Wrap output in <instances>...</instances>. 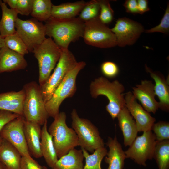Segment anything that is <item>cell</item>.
<instances>
[{
	"label": "cell",
	"instance_id": "cell-18",
	"mask_svg": "<svg viewBox=\"0 0 169 169\" xmlns=\"http://www.w3.org/2000/svg\"><path fill=\"white\" fill-rule=\"evenodd\" d=\"M41 125L24 120V131L27 144L30 153L36 158L42 156L40 149Z\"/></svg>",
	"mask_w": 169,
	"mask_h": 169
},
{
	"label": "cell",
	"instance_id": "cell-32",
	"mask_svg": "<svg viewBox=\"0 0 169 169\" xmlns=\"http://www.w3.org/2000/svg\"><path fill=\"white\" fill-rule=\"evenodd\" d=\"M100 7L99 18L103 23L106 25L111 23L113 19L114 12L108 0H98Z\"/></svg>",
	"mask_w": 169,
	"mask_h": 169
},
{
	"label": "cell",
	"instance_id": "cell-16",
	"mask_svg": "<svg viewBox=\"0 0 169 169\" xmlns=\"http://www.w3.org/2000/svg\"><path fill=\"white\" fill-rule=\"evenodd\" d=\"M0 74L24 69L27 67L24 56L6 46L0 49Z\"/></svg>",
	"mask_w": 169,
	"mask_h": 169
},
{
	"label": "cell",
	"instance_id": "cell-45",
	"mask_svg": "<svg viewBox=\"0 0 169 169\" xmlns=\"http://www.w3.org/2000/svg\"></svg>",
	"mask_w": 169,
	"mask_h": 169
},
{
	"label": "cell",
	"instance_id": "cell-44",
	"mask_svg": "<svg viewBox=\"0 0 169 169\" xmlns=\"http://www.w3.org/2000/svg\"><path fill=\"white\" fill-rule=\"evenodd\" d=\"M2 139L1 137H0V144L2 141Z\"/></svg>",
	"mask_w": 169,
	"mask_h": 169
},
{
	"label": "cell",
	"instance_id": "cell-23",
	"mask_svg": "<svg viewBox=\"0 0 169 169\" xmlns=\"http://www.w3.org/2000/svg\"><path fill=\"white\" fill-rule=\"evenodd\" d=\"M47 121H45L41 130L40 149L42 156L49 166L53 168L58 160L54 148L52 136L49 133L47 128Z\"/></svg>",
	"mask_w": 169,
	"mask_h": 169
},
{
	"label": "cell",
	"instance_id": "cell-35",
	"mask_svg": "<svg viewBox=\"0 0 169 169\" xmlns=\"http://www.w3.org/2000/svg\"><path fill=\"white\" fill-rule=\"evenodd\" d=\"M100 69L103 75L110 78L116 77L119 71L118 65L114 62L110 61L103 62L101 65Z\"/></svg>",
	"mask_w": 169,
	"mask_h": 169
},
{
	"label": "cell",
	"instance_id": "cell-38",
	"mask_svg": "<svg viewBox=\"0 0 169 169\" xmlns=\"http://www.w3.org/2000/svg\"><path fill=\"white\" fill-rule=\"evenodd\" d=\"M20 116L8 111L0 110V132L6 124Z\"/></svg>",
	"mask_w": 169,
	"mask_h": 169
},
{
	"label": "cell",
	"instance_id": "cell-19",
	"mask_svg": "<svg viewBox=\"0 0 169 169\" xmlns=\"http://www.w3.org/2000/svg\"><path fill=\"white\" fill-rule=\"evenodd\" d=\"M117 118L123 136L124 145L125 146H130L137 136L138 131L136 122L125 106L120 111Z\"/></svg>",
	"mask_w": 169,
	"mask_h": 169
},
{
	"label": "cell",
	"instance_id": "cell-34",
	"mask_svg": "<svg viewBox=\"0 0 169 169\" xmlns=\"http://www.w3.org/2000/svg\"><path fill=\"white\" fill-rule=\"evenodd\" d=\"M146 33L160 32L168 34L169 32V4L167 8L160 23L158 25L149 29L145 30Z\"/></svg>",
	"mask_w": 169,
	"mask_h": 169
},
{
	"label": "cell",
	"instance_id": "cell-40",
	"mask_svg": "<svg viewBox=\"0 0 169 169\" xmlns=\"http://www.w3.org/2000/svg\"><path fill=\"white\" fill-rule=\"evenodd\" d=\"M139 14H142L150 10L148 6V1L146 0L137 1Z\"/></svg>",
	"mask_w": 169,
	"mask_h": 169
},
{
	"label": "cell",
	"instance_id": "cell-28",
	"mask_svg": "<svg viewBox=\"0 0 169 169\" xmlns=\"http://www.w3.org/2000/svg\"><path fill=\"white\" fill-rule=\"evenodd\" d=\"M153 158L159 169H169V140L156 141Z\"/></svg>",
	"mask_w": 169,
	"mask_h": 169
},
{
	"label": "cell",
	"instance_id": "cell-43",
	"mask_svg": "<svg viewBox=\"0 0 169 169\" xmlns=\"http://www.w3.org/2000/svg\"><path fill=\"white\" fill-rule=\"evenodd\" d=\"M0 169H6L4 166L0 162Z\"/></svg>",
	"mask_w": 169,
	"mask_h": 169
},
{
	"label": "cell",
	"instance_id": "cell-10",
	"mask_svg": "<svg viewBox=\"0 0 169 169\" xmlns=\"http://www.w3.org/2000/svg\"><path fill=\"white\" fill-rule=\"evenodd\" d=\"M15 28L16 33L24 42L29 52H33L46 38L45 25L35 18L23 20L18 18Z\"/></svg>",
	"mask_w": 169,
	"mask_h": 169
},
{
	"label": "cell",
	"instance_id": "cell-7",
	"mask_svg": "<svg viewBox=\"0 0 169 169\" xmlns=\"http://www.w3.org/2000/svg\"><path fill=\"white\" fill-rule=\"evenodd\" d=\"M71 117L72 128L78 136L81 148L93 153L97 149L104 146L98 128L90 121L80 117L75 109L72 110Z\"/></svg>",
	"mask_w": 169,
	"mask_h": 169
},
{
	"label": "cell",
	"instance_id": "cell-33",
	"mask_svg": "<svg viewBox=\"0 0 169 169\" xmlns=\"http://www.w3.org/2000/svg\"><path fill=\"white\" fill-rule=\"evenodd\" d=\"M157 141H161L169 140V123L160 121L154 123L151 130Z\"/></svg>",
	"mask_w": 169,
	"mask_h": 169
},
{
	"label": "cell",
	"instance_id": "cell-36",
	"mask_svg": "<svg viewBox=\"0 0 169 169\" xmlns=\"http://www.w3.org/2000/svg\"><path fill=\"white\" fill-rule=\"evenodd\" d=\"M33 0H17L15 10L18 14L28 16L31 14Z\"/></svg>",
	"mask_w": 169,
	"mask_h": 169
},
{
	"label": "cell",
	"instance_id": "cell-39",
	"mask_svg": "<svg viewBox=\"0 0 169 169\" xmlns=\"http://www.w3.org/2000/svg\"><path fill=\"white\" fill-rule=\"evenodd\" d=\"M126 12L132 14H139L137 1L127 0L123 4Z\"/></svg>",
	"mask_w": 169,
	"mask_h": 169
},
{
	"label": "cell",
	"instance_id": "cell-20",
	"mask_svg": "<svg viewBox=\"0 0 169 169\" xmlns=\"http://www.w3.org/2000/svg\"><path fill=\"white\" fill-rule=\"evenodd\" d=\"M106 144L109 149L104 160L108 164L107 169H123L126 157L116 136L113 138L108 137Z\"/></svg>",
	"mask_w": 169,
	"mask_h": 169
},
{
	"label": "cell",
	"instance_id": "cell-22",
	"mask_svg": "<svg viewBox=\"0 0 169 169\" xmlns=\"http://www.w3.org/2000/svg\"><path fill=\"white\" fill-rule=\"evenodd\" d=\"M22 156L13 145L2 139L0 144V162L6 169H20Z\"/></svg>",
	"mask_w": 169,
	"mask_h": 169
},
{
	"label": "cell",
	"instance_id": "cell-13",
	"mask_svg": "<svg viewBox=\"0 0 169 169\" xmlns=\"http://www.w3.org/2000/svg\"><path fill=\"white\" fill-rule=\"evenodd\" d=\"M110 29L115 35L117 45L120 47L133 45L145 31L141 23L125 17L119 18Z\"/></svg>",
	"mask_w": 169,
	"mask_h": 169
},
{
	"label": "cell",
	"instance_id": "cell-9",
	"mask_svg": "<svg viewBox=\"0 0 169 169\" xmlns=\"http://www.w3.org/2000/svg\"><path fill=\"white\" fill-rule=\"evenodd\" d=\"M98 16L85 22L83 37L84 42L89 45L101 48L117 46L115 35L110 29L100 20Z\"/></svg>",
	"mask_w": 169,
	"mask_h": 169
},
{
	"label": "cell",
	"instance_id": "cell-1",
	"mask_svg": "<svg viewBox=\"0 0 169 169\" xmlns=\"http://www.w3.org/2000/svg\"><path fill=\"white\" fill-rule=\"evenodd\" d=\"M46 35L53 38L61 50L68 49L69 44L83 37L85 22L79 17L69 19L51 17L46 22Z\"/></svg>",
	"mask_w": 169,
	"mask_h": 169
},
{
	"label": "cell",
	"instance_id": "cell-3",
	"mask_svg": "<svg viewBox=\"0 0 169 169\" xmlns=\"http://www.w3.org/2000/svg\"><path fill=\"white\" fill-rule=\"evenodd\" d=\"M65 113L59 112L48 130L52 136L54 146L59 158L79 146L78 136L74 130L67 125Z\"/></svg>",
	"mask_w": 169,
	"mask_h": 169
},
{
	"label": "cell",
	"instance_id": "cell-15",
	"mask_svg": "<svg viewBox=\"0 0 169 169\" xmlns=\"http://www.w3.org/2000/svg\"><path fill=\"white\" fill-rule=\"evenodd\" d=\"M154 84L152 81H142L141 84L133 87L132 94L145 110L149 113H156L159 108V102L155 99Z\"/></svg>",
	"mask_w": 169,
	"mask_h": 169
},
{
	"label": "cell",
	"instance_id": "cell-30",
	"mask_svg": "<svg viewBox=\"0 0 169 169\" xmlns=\"http://www.w3.org/2000/svg\"><path fill=\"white\" fill-rule=\"evenodd\" d=\"M4 42L5 46L24 56L29 52L24 42L16 33L5 37Z\"/></svg>",
	"mask_w": 169,
	"mask_h": 169
},
{
	"label": "cell",
	"instance_id": "cell-5",
	"mask_svg": "<svg viewBox=\"0 0 169 169\" xmlns=\"http://www.w3.org/2000/svg\"><path fill=\"white\" fill-rule=\"evenodd\" d=\"M86 65L84 61L78 62L75 66L65 76L50 99L46 103L49 117L54 118L59 113V108L63 101L67 98L72 97L74 94L77 90V76Z\"/></svg>",
	"mask_w": 169,
	"mask_h": 169
},
{
	"label": "cell",
	"instance_id": "cell-12",
	"mask_svg": "<svg viewBox=\"0 0 169 169\" xmlns=\"http://www.w3.org/2000/svg\"><path fill=\"white\" fill-rule=\"evenodd\" d=\"M23 116L19 117L6 124L0 132V137L13 145L22 156L31 157L24 134Z\"/></svg>",
	"mask_w": 169,
	"mask_h": 169
},
{
	"label": "cell",
	"instance_id": "cell-25",
	"mask_svg": "<svg viewBox=\"0 0 169 169\" xmlns=\"http://www.w3.org/2000/svg\"><path fill=\"white\" fill-rule=\"evenodd\" d=\"M0 6L2 11L0 32L2 37L4 39L8 36L16 33L15 23L18 13L15 9L8 8L6 4L0 0Z\"/></svg>",
	"mask_w": 169,
	"mask_h": 169
},
{
	"label": "cell",
	"instance_id": "cell-26",
	"mask_svg": "<svg viewBox=\"0 0 169 169\" xmlns=\"http://www.w3.org/2000/svg\"><path fill=\"white\" fill-rule=\"evenodd\" d=\"M84 158L81 149L74 148L58 159L52 169H83Z\"/></svg>",
	"mask_w": 169,
	"mask_h": 169
},
{
	"label": "cell",
	"instance_id": "cell-11",
	"mask_svg": "<svg viewBox=\"0 0 169 169\" xmlns=\"http://www.w3.org/2000/svg\"><path fill=\"white\" fill-rule=\"evenodd\" d=\"M143 132L141 136L136 137L125 153L126 158L146 166V160L153 158L156 141L151 130Z\"/></svg>",
	"mask_w": 169,
	"mask_h": 169
},
{
	"label": "cell",
	"instance_id": "cell-42",
	"mask_svg": "<svg viewBox=\"0 0 169 169\" xmlns=\"http://www.w3.org/2000/svg\"><path fill=\"white\" fill-rule=\"evenodd\" d=\"M4 46H5L4 39L2 37L0 32V49Z\"/></svg>",
	"mask_w": 169,
	"mask_h": 169
},
{
	"label": "cell",
	"instance_id": "cell-6",
	"mask_svg": "<svg viewBox=\"0 0 169 169\" xmlns=\"http://www.w3.org/2000/svg\"><path fill=\"white\" fill-rule=\"evenodd\" d=\"M61 50L51 38H46L33 50L39 68L40 86L47 81L60 57Z\"/></svg>",
	"mask_w": 169,
	"mask_h": 169
},
{
	"label": "cell",
	"instance_id": "cell-31",
	"mask_svg": "<svg viewBox=\"0 0 169 169\" xmlns=\"http://www.w3.org/2000/svg\"><path fill=\"white\" fill-rule=\"evenodd\" d=\"M100 12V7L98 0H92L86 2L79 17L85 22L98 17Z\"/></svg>",
	"mask_w": 169,
	"mask_h": 169
},
{
	"label": "cell",
	"instance_id": "cell-2",
	"mask_svg": "<svg viewBox=\"0 0 169 169\" xmlns=\"http://www.w3.org/2000/svg\"><path fill=\"white\" fill-rule=\"evenodd\" d=\"M89 90L91 97L105 96L109 100L106 110L113 120L117 118L121 110L125 106L123 85L118 80L109 81L106 78L101 76L94 79L90 84Z\"/></svg>",
	"mask_w": 169,
	"mask_h": 169
},
{
	"label": "cell",
	"instance_id": "cell-21",
	"mask_svg": "<svg viewBox=\"0 0 169 169\" xmlns=\"http://www.w3.org/2000/svg\"><path fill=\"white\" fill-rule=\"evenodd\" d=\"M145 68L155 82L154 92L159 101V108L168 111L169 110V87L168 82L160 73L152 71L146 64Z\"/></svg>",
	"mask_w": 169,
	"mask_h": 169
},
{
	"label": "cell",
	"instance_id": "cell-27",
	"mask_svg": "<svg viewBox=\"0 0 169 169\" xmlns=\"http://www.w3.org/2000/svg\"><path fill=\"white\" fill-rule=\"evenodd\" d=\"M53 5L50 0H33L30 15L40 22H46L51 17Z\"/></svg>",
	"mask_w": 169,
	"mask_h": 169
},
{
	"label": "cell",
	"instance_id": "cell-4",
	"mask_svg": "<svg viewBox=\"0 0 169 169\" xmlns=\"http://www.w3.org/2000/svg\"><path fill=\"white\" fill-rule=\"evenodd\" d=\"M23 116L26 121L43 125L49 117L40 85L35 81L25 84Z\"/></svg>",
	"mask_w": 169,
	"mask_h": 169
},
{
	"label": "cell",
	"instance_id": "cell-24",
	"mask_svg": "<svg viewBox=\"0 0 169 169\" xmlns=\"http://www.w3.org/2000/svg\"><path fill=\"white\" fill-rule=\"evenodd\" d=\"M86 2L83 0L68 2L52 6L51 17L58 19H69L79 14Z\"/></svg>",
	"mask_w": 169,
	"mask_h": 169
},
{
	"label": "cell",
	"instance_id": "cell-8",
	"mask_svg": "<svg viewBox=\"0 0 169 169\" xmlns=\"http://www.w3.org/2000/svg\"><path fill=\"white\" fill-rule=\"evenodd\" d=\"M77 63L73 53L68 49L61 50L60 59L54 72L45 83L40 86L45 103L50 99L65 76Z\"/></svg>",
	"mask_w": 169,
	"mask_h": 169
},
{
	"label": "cell",
	"instance_id": "cell-37",
	"mask_svg": "<svg viewBox=\"0 0 169 169\" xmlns=\"http://www.w3.org/2000/svg\"><path fill=\"white\" fill-rule=\"evenodd\" d=\"M20 169H48L46 166L40 165L31 157L22 156Z\"/></svg>",
	"mask_w": 169,
	"mask_h": 169
},
{
	"label": "cell",
	"instance_id": "cell-41",
	"mask_svg": "<svg viewBox=\"0 0 169 169\" xmlns=\"http://www.w3.org/2000/svg\"><path fill=\"white\" fill-rule=\"evenodd\" d=\"M3 1L6 4H8L11 9H15L17 0H3Z\"/></svg>",
	"mask_w": 169,
	"mask_h": 169
},
{
	"label": "cell",
	"instance_id": "cell-17",
	"mask_svg": "<svg viewBox=\"0 0 169 169\" xmlns=\"http://www.w3.org/2000/svg\"><path fill=\"white\" fill-rule=\"evenodd\" d=\"M25 96L24 89L18 91L0 93V110L14 113L23 116V105Z\"/></svg>",
	"mask_w": 169,
	"mask_h": 169
},
{
	"label": "cell",
	"instance_id": "cell-29",
	"mask_svg": "<svg viewBox=\"0 0 169 169\" xmlns=\"http://www.w3.org/2000/svg\"><path fill=\"white\" fill-rule=\"evenodd\" d=\"M81 148L85 161L83 169H102L101 164L107 155L108 151L106 148L104 146L98 148L91 155L84 149Z\"/></svg>",
	"mask_w": 169,
	"mask_h": 169
},
{
	"label": "cell",
	"instance_id": "cell-14",
	"mask_svg": "<svg viewBox=\"0 0 169 169\" xmlns=\"http://www.w3.org/2000/svg\"><path fill=\"white\" fill-rule=\"evenodd\" d=\"M124 98L125 106L135 120L138 132L151 130L155 119L138 103L131 92L126 93Z\"/></svg>",
	"mask_w": 169,
	"mask_h": 169
}]
</instances>
